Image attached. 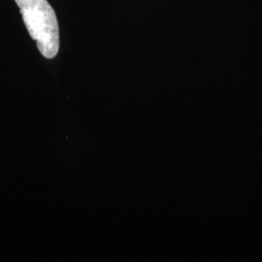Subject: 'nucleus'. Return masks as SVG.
<instances>
[{"label": "nucleus", "instance_id": "1", "mask_svg": "<svg viewBox=\"0 0 262 262\" xmlns=\"http://www.w3.org/2000/svg\"><path fill=\"white\" fill-rule=\"evenodd\" d=\"M28 33L37 42L46 58H54L59 50V28L56 12L48 0H15Z\"/></svg>", "mask_w": 262, "mask_h": 262}]
</instances>
